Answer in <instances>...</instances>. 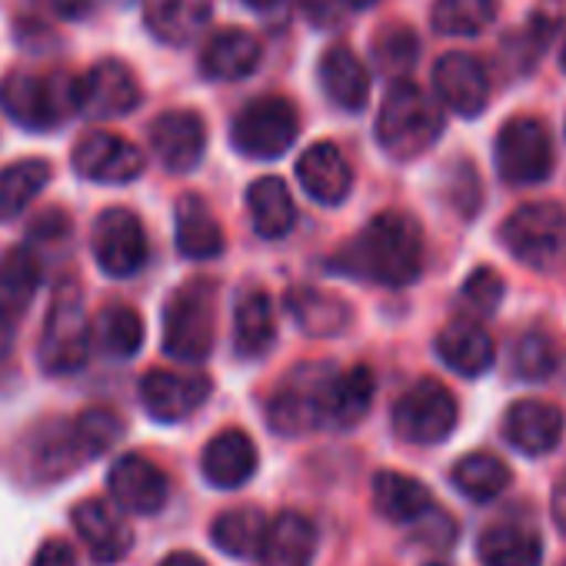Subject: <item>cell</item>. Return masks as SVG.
Instances as JSON below:
<instances>
[{
  "label": "cell",
  "instance_id": "6da1fadb",
  "mask_svg": "<svg viewBox=\"0 0 566 566\" xmlns=\"http://www.w3.org/2000/svg\"><path fill=\"white\" fill-rule=\"evenodd\" d=\"M331 270L380 287H407L423 270V230L410 213L384 210L331 256Z\"/></svg>",
  "mask_w": 566,
  "mask_h": 566
},
{
  "label": "cell",
  "instance_id": "7a4b0ae2",
  "mask_svg": "<svg viewBox=\"0 0 566 566\" xmlns=\"http://www.w3.org/2000/svg\"><path fill=\"white\" fill-rule=\"evenodd\" d=\"M0 111L24 130H54L84 111V84L67 71L28 74L11 71L0 81Z\"/></svg>",
  "mask_w": 566,
  "mask_h": 566
},
{
  "label": "cell",
  "instance_id": "3957f363",
  "mask_svg": "<svg viewBox=\"0 0 566 566\" xmlns=\"http://www.w3.org/2000/svg\"><path fill=\"white\" fill-rule=\"evenodd\" d=\"M443 134L440 107L413 84L394 81L377 117V140L394 160H417Z\"/></svg>",
  "mask_w": 566,
  "mask_h": 566
},
{
  "label": "cell",
  "instance_id": "277c9868",
  "mask_svg": "<svg viewBox=\"0 0 566 566\" xmlns=\"http://www.w3.org/2000/svg\"><path fill=\"white\" fill-rule=\"evenodd\" d=\"M500 240L523 266L556 273L566 266V210L549 200L523 203L503 220Z\"/></svg>",
  "mask_w": 566,
  "mask_h": 566
},
{
  "label": "cell",
  "instance_id": "5b68a950",
  "mask_svg": "<svg viewBox=\"0 0 566 566\" xmlns=\"http://www.w3.org/2000/svg\"><path fill=\"white\" fill-rule=\"evenodd\" d=\"M87 354H91V324L81 297V283L61 280L41 334V367L54 377L74 374L87 364Z\"/></svg>",
  "mask_w": 566,
  "mask_h": 566
},
{
  "label": "cell",
  "instance_id": "8992f818",
  "mask_svg": "<svg viewBox=\"0 0 566 566\" xmlns=\"http://www.w3.org/2000/svg\"><path fill=\"white\" fill-rule=\"evenodd\" d=\"M337 367L314 360L283 377V384L266 400V420L280 437H304L324 430V400Z\"/></svg>",
  "mask_w": 566,
  "mask_h": 566
},
{
  "label": "cell",
  "instance_id": "52a82bcc",
  "mask_svg": "<svg viewBox=\"0 0 566 566\" xmlns=\"http://www.w3.org/2000/svg\"><path fill=\"white\" fill-rule=\"evenodd\" d=\"M213 350V287L193 280L164 307V354L184 364H200Z\"/></svg>",
  "mask_w": 566,
  "mask_h": 566
},
{
  "label": "cell",
  "instance_id": "ba28073f",
  "mask_svg": "<svg viewBox=\"0 0 566 566\" xmlns=\"http://www.w3.org/2000/svg\"><path fill=\"white\" fill-rule=\"evenodd\" d=\"M493 164L503 184L533 187L553 174V140L543 120L513 117L500 127L493 144Z\"/></svg>",
  "mask_w": 566,
  "mask_h": 566
},
{
  "label": "cell",
  "instance_id": "9c48e42d",
  "mask_svg": "<svg viewBox=\"0 0 566 566\" xmlns=\"http://www.w3.org/2000/svg\"><path fill=\"white\" fill-rule=\"evenodd\" d=\"M230 140L250 160H276L297 140V111L283 97H256L233 117Z\"/></svg>",
  "mask_w": 566,
  "mask_h": 566
},
{
  "label": "cell",
  "instance_id": "30bf717a",
  "mask_svg": "<svg viewBox=\"0 0 566 566\" xmlns=\"http://www.w3.org/2000/svg\"><path fill=\"white\" fill-rule=\"evenodd\" d=\"M457 420H460V407H457L453 394L440 380H430V377L417 380L394 403L397 437L407 443H417V447L443 443L453 433Z\"/></svg>",
  "mask_w": 566,
  "mask_h": 566
},
{
  "label": "cell",
  "instance_id": "8fae6325",
  "mask_svg": "<svg viewBox=\"0 0 566 566\" xmlns=\"http://www.w3.org/2000/svg\"><path fill=\"white\" fill-rule=\"evenodd\" d=\"M91 243H94L97 266L114 280L140 273L147 263V253H150L140 217L124 207H111L97 217Z\"/></svg>",
  "mask_w": 566,
  "mask_h": 566
},
{
  "label": "cell",
  "instance_id": "7c38bea8",
  "mask_svg": "<svg viewBox=\"0 0 566 566\" xmlns=\"http://www.w3.org/2000/svg\"><path fill=\"white\" fill-rule=\"evenodd\" d=\"M74 170L94 184H130L144 174V154L120 134L94 130L74 147Z\"/></svg>",
  "mask_w": 566,
  "mask_h": 566
},
{
  "label": "cell",
  "instance_id": "4fadbf2b",
  "mask_svg": "<svg viewBox=\"0 0 566 566\" xmlns=\"http://www.w3.org/2000/svg\"><path fill=\"white\" fill-rule=\"evenodd\" d=\"M210 397V380L200 374L150 370L140 380V403L157 423H180L197 413Z\"/></svg>",
  "mask_w": 566,
  "mask_h": 566
},
{
  "label": "cell",
  "instance_id": "5bb4252c",
  "mask_svg": "<svg viewBox=\"0 0 566 566\" xmlns=\"http://www.w3.org/2000/svg\"><path fill=\"white\" fill-rule=\"evenodd\" d=\"M107 486H111L114 503L127 513H137V516H150V513L164 510V503L170 496L164 470L157 463H150L147 457H137V453H127L111 467Z\"/></svg>",
  "mask_w": 566,
  "mask_h": 566
},
{
  "label": "cell",
  "instance_id": "9a60e30c",
  "mask_svg": "<svg viewBox=\"0 0 566 566\" xmlns=\"http://www.w3.org/2000/svg\"><path fill=\"white\" fill-rule=\"evenodd\" d=\"M41 287V260L31 247H14L0 256V354L11 344L14 324L31 307Z\"/></svg>",
  "mask_w": 566,
  "mask_h": 566
},
{
  "label": "cell",
  "instance_id": "2e32d148",
  "mask_svg": "<svg viewBox=\"0 0 566 566\" xmlns=\"http://www.w3.org/2000/svg\"><path fill=\"white\" fill-rule=\"evenodd\" d=\"M150 147L170 174H190L207 150V127L193 111H167L150 124Z\"/></svg>",
  "mask_w": 566,
  "mask_h": 566
},
{
  "label": "cell",
  "instance_id": "e0dca14e",
  "mask_svg": "<svg viewBox=\"0 0 566 566\" xmlns=\"http://www.w3.org/2000/svg\"><path fill=\"white\" fill-rule=\"evenodd\" d=\"M433 87L437 97L460 117H476L483 114L486 101H490V81L486 71L476 57L470 54H443L433 67Z\"/></svg>",
  "mask_w": 566,
  "mask_h": 566
},
{
  "label": "cell",
  "instance_id": "ac0fdd59",
  "mask_svg": "<svg viewBox=\"0 0 566 566\" xmlns=\"http://www.w3.org/2000/svg\"><path fill=\"white\" fill-rule=\"evenodd\" d=\"M503 437L523 457H546L563 440V413L546 400H516L503 417Z\"/></svg>",
  "mask_w": 566,
  "mask_h": 566
},
{
  "label": "cell",
  "instance_id": "d6986e66",
  "mask_svg": "<svg viewBox=\"0 0 566 566\" xmlns=\"http://www.w3.org/2000/svg\"><path fill=\"white\" fill-rule=\"evenodd\" d=\"M297 180L307 190L311 200L324 203V207H337L350 197L354 187V170L347 164V157L340 154L337 144H314L301 154L297 160Z\"/></svg>",
  "mask_w": 566,
  "mask_h": 566
},
{
  "label": "cell",
  "instance_id": "ffe728a7",
  "mask_svg": "<svg viewBox=\"0 0 566 566\" xmlns=\"http://www.w3.org/2000/svg\"><path fill=\"white\" fill-rule=\"evenodd\" d=\"M84 84V114L91 117H124L140 104V84L120 61H101L81 77Z\"/></svg>",
  "mask_w": 566,
  "mask_h": 566
},
{
  "label": "cell",
  "instance_id": "44dd1931",
  "mask_svg": "<svg viewBox=\"0 0 566 566\" xmlns=\"http://www.w3.org/2000/svg\"><path fill=\"white\" fill-rule=\"evenodd\" d=\"M74 526H77L81 539L87 543V549L97 563H117L120 556L130 553L134 533H130L127 520L120 516V510H114L104 500L77 503L74 506Z\"/></svg>",
  "mask_w": 566,
  "mask_h": 566
},
{
  "label": "cell",
  "instance_id": "7402d4cb",
  "mask_svg": "<svg viewBox=\"0 0 566 566\" xmlns=\"http://www.w3.org/2000/svg\"><path fill=\"white\" fill-rule=\"evenodd\" d=\"M200 473L217 490H237L256 473V447L243 430L217 433L200 453Z\"/></svg>",
  "mask_w": 566,
  "mask_h": 566
},
{
  "label": "cell",
  "instance_id": "603a6c76",
  "mask_svg": "<svg viewBox=\"0 0 566 566\" xmlns=\"http://www.w3.org/2000/svg\"><path fill=\"white\" fill-rule=\"evenodd\" d=\"M374 397H377V377L370 367L357 364L350 370H337L324 400V427L354 430L370 413Z\"/></svg>",
  "mask_w": 566,
  "mask_h": 566
},
{
  "label": "cell",
  "instance_id": "cb8c5ba5",
  "mask_svg": "<svg viewBox=\"0 0 566 566\" xmlns=\"http://www.w3.org/2000/svg\"><path fill=\"white\" fill-rule=\"evenodd\" d=\"M374 506L384 520L400 526L423 523L437 513L433 493L417 476H407L400 470H380L374 476Z\"/></svg>",
  "mask_w": 566,
  "mask_h": 566
},
{
  "label": "cell",
  "instance_id": "d4e9b609",
  "mask_svg": "<svg viewBox=\"0 0 566 566\" xmlns=\"http://www.w3.org/2000/svg\"><path fill=\"white\" fill-rule=\"evenodd\" d=\"M437 354L440 360L460 374V377H483L493 360H496V347H493V337L486 334L483 324H473V321H453L447 324L440 334H437Z\"/></svg>",
  "mask_w": 566,
  "mask_h": 566
},
{
  "label": "cell",
  "instance_id": "484cf974",
  "mask_svg": "<svg viewBox=\"0 0 566 566\" xmlns=\"http://www.w3.org/2000/svg\"><path fill=\"white\" fill-rule=\"evenodd\" d=\"M317 553V526L304 513H280L266 526V539L260 549L263 566H311Z\"/></svg>",
  "mask_w": 566,
  "mask_h": 566
},
{
  "label": "cell",
  "instance_id": "4316f807",
  "mask_svg": "<svg viewBox=\"0 0 566 566\" xmlns=\"http://www.w3.org/2000/svg\"><path fill=\"white\" fill-rule=\"evenodd\" d=\"M144 21L160 44L187 48L210 24V0H144Z\"/></svg>",
  "mask_w": 566,
  "mask_h": 566
},
{
  "label": "cell",
  "instance_id": "83f0119b",
  "mask_svg": "<svg viewBox=\"0 0 566 566\" xmlns=\"http://www.w3.org/2000/svg\"><path fill=\"white\" fill-rule=\"evenodd\" d=\"M476 556L483 566H539L543 539L533 526L520 520H503L480 533Z\"/></svg>",
  "mask_w": 566,
  "mask_h": 566
},
{
  "label": "cell",
  "instance_id": "f1b7e54d",
  "mask_svg": "<svg viewBox=\"0 0 566 566\" xmlns=\"http://www.w3.org/2000/svg\"><path fill=\"white\" fill-rule=\"evenodd\" d=\"M256 64H260V44L253 34L240 28L217 31L200 54V71L210 81H243L256 71Z\"/></svg>",
  "mask_w": 566,
  "mask_h": 566
},
{
  "label": "cell",
  "instance_id": "f546056e",
  "mask_svg": "<svg viewBox=\"0 0 566 566\" xmlns=\"http://www.w3.org/2000/svg\"><path fill=\"white\" fill-rule=\"evenodd\" d=\"M247 210L253 220V230L263 240L287 237L297 223V203L280 177H260L247 190Z\"/></svg>",
  "mask_w": 566,
  "mask_h": 566
},
{
  "label": "cell",
  "instance_id": "4dcf8cb0",
  "mask_svg": "<svg viewBox=\"0 0 566 566\" xmlns=\"http://www.w3.org/2000/svg\"><path fill=\"white\" fill-rule=\"evenodd\" d=\"M177 250L187 260H213L223 253V230L217 223V217L210 213V207L203 203V197L187 193L177 200Z\"/></svg>",
  "mask_w": 566,
  "mask_h": 566
},
{
  "label": "cell",
  "instance_id": "1f68e13d",
  "mask_svg": "<svg viewBox=\"0 0 566 566\" xmlns=\"http://www.w3.org/2000/svg\"><path fill=\"white\" fill-rule=\"evenodd\" d=\"M273 340H276V321H273L270 297L260 287L240 291L237 307H233V347H237V354L247 360L263 357Z\"/></svg>",
  "mask_w": 566,
  "mask_h": 566
},
{
  "label": "cell",
  "instance_id": "d6a6232c",
  "mask_svg": "<svg viewBox=\"0 0 566 566\" xmlns=\"http://www.w3.org/2000/svg\"><path fill=\"white\" fill-rule=\"evenodd\" d=\"M321 84L340 111H364L370 101V74L347 48H331L321 61Z\"/></svg>",
  "mask_w": 566,
  "mask_h": 566
},
{
  "label": "cell",
  "instance_id": "836d02e7",
  "mask_svg": "<svg viewBox=\"0 0 566 566\" xmlns=\"http://www.w3.org/2000/svg\"><path fill=\"white\" fill-rule=\"evenodd\" d=\"M31 473L44 483H54L67 473H74L81 463H87L77 433H74V420L71 423H57V427H44L34 443H31Z\"/></svg>",
  "mask_w": 566,
  "mask_h": 566
},
{
  "label": "cell",
  "instance_id": "e575fe53",
  "mask_svg": "<svg viewBox=\"0 0 566 566\" xmlns=\"http://www.w3.org/2000/svg\"><path fill=\"white\" fill-rule=\"evenodd\" d=\"M287 311L307 337H337L350 327V307L317 287H297L287 294Z\"/></svg>",
  "mask_w": 566,
  "mask_h": 566
},
{
  "label": "cell",
  "instance_id": "d590c367",
  "mask_svg": "<svg viewBox=\"0 0 566 566\" xmlns=\"http://www.w3.org/2000/svg\"><path fill=\"white\" fill-rule=\"evenodd\" d=\"M51 184V164L48 160H18L0 170V223H11L21 217L34 197Z\"/></svg>",
  "mask_w": 566,
  "mask_h": 566
},
{
  "label": "cell",
  "instance_id": "8d00e7d4",
  "mask_svg": "<svg viewBox=\"0 0 566 566\" xmlns=\"http://www.w3.org/2000/svg\"><path fill=\"white\" fill-rule=\"evenodd\" d=\"M266 526H270V520H263V513H256V510H227L213 520L210 539L227 556H237V559L260 556Z\"/></svg>",
  "mask_w": 566,
  "mask_h": 566
},
{
  "label": "cell",
  "instance_id": "74e56055",
  "mask_svg": "<svg viewBox=\"0 0 566 566\" xmlns=\"http://www.w3.org/2000/svg\"><path fill=\"white\" fill-rule=\"evenodd\" d=\"M450 476L453 486L473 503H490L510 486V467L493 453H467Z\"/></svg>",
  "mask_w": 566,
  "mask_h": 566
},
{
  "label": "cell",
  "instance_id": "f35d334b",
  "mask_svg": "<svg viewBox=\"0 0 566 566\" xmlns=\"http://www.w3.org/2000/svg\"><path fill=\"white\" fill-rule=\"evenodd\" d=\"M97 347L114 357V360H130L144 347V321L134 307L127 304H111L97 314L94 327Z\"/></svg>",
  "mask_w": 566,
  "mask_h": 566
},
{
  "label": "cell",
  "instance_id": "ab89813d",
  "mask_svg": "<svg viewBox=\"0 0 566 566\" xmlns=\"http://www.w3.org/2000/svg\"><path fill=\"white\" fill-rule=\"evenodd\" d=\"M496 18V0H437L433 28L447 38L483 34Z\"/></svg>",
  "mask_w": 566,
  "mask_h": 566
},
{
  "label": "cell",
  "instance_id": "60d3db41",
  "mask_svg": "<svg viewBox=\"0 0 566 566\" xmlns=\"http://www.w3.org/2000/svg\"><path fill=\"white\" fill-rule=\"evenodd\" d=\"M74 433H77L84 457L94 460V457L117 447V440L124 437V420L111 407H91V410L74 417Z\"/></svg>",
  "mask_w": 566,
  "mask_h": 566
},
{
  "label": "cell",
  "instance_id": "b9f144b4",
  "mask_svg": "<svg viewBox=\"0 0 566 566\" xmlns=\"http://www.w3.org/2000/svg\"><path fill=\"white\" fill-rule=\"evenodd\" d=\"M559 357H556V344L533 331V334H523L513 347V374L526 384H539V380H549V374L556 370Z\"/></svg>",
  "mask_w": 566,
  "mask_h": 566
},
{
  "label": "cell",
  "instance_id": "7bdbcfd3",
  "mask_svg": "<svg viewBox=\"0 0 566 566\" xmlns=\"http://www.w3.org/2000/svg\"><path fill=\"white\" fill-rule=\"evenodd\" d=\"M417 51H420L417 34L410 28H403V24H390V28H384L374 38V57H377V67L384 74H403V71H410L413 61H417Z\"/></svg>",
  "mask_w": 566,
  "mask_h": 566
},
{
  "label": "cell",
  "instance_id": "ee69618b",
  "mask_svg": "<svg viewBox=\"0 0 566 566\" xmlns=\"http://www.w3.org/2000/svg\"><path fill=\"white\" fill-rule=\"evenodd\" d=\"M500 301H503V280H500V273L490 270V266H476L467 276V283H463V304L486 317V314H493L500 307Z\"/></svg>",
  "mask_w": 566,
  "mask_h": 566
},
{
  "label": "cell",
  "instance_id": "f6af8a7d",
  "mask_svg": "<svg viewBox=\"0 0 566 566\" xmlns=\"http://www.w3.org/2000/svg\"><path fill=\"white\" fill-rule=\"evenodd\" d=\"M31 566H77L74 546L67 539H48L38 553Z\"/></svg>",
  "mask_w": 566,
  "mask_h": 566
},
{
  "label": "cell",
  "instance_id": "bcb514c9",
  "mask_svg": "<svg viewBox=\"0 0 566 566\" xmlns=\"http://www.w3.org/2000/svg\"><path fill=\"white\" fill-rule=\"evenodd\" d=\"M48 4L61 21H81V18H87L94 0H48Z\"/></svg>",
  "mask_w": 566,
  "mask_h": 566
},
{
  "label": "cell",
  "instance_id": "7dc6e473",
  "mask_svg": "<svg viewBox=\"0 0 566 566\" xmlns=\"http://www.w3.org/2000/svg\"><path fill=\"white\" fill-rule=\"evenodd\" d=\"M553 516H556L559 530L566 533V476L559 480V486H556V493H553Z\"/></svg>",
  "mask_w": 566,
  "mask_h": 566
},
{
  "label": "cell",
  "instance_id": "c3c4849f",
  "mask_svg": "<svg viewBox=\"0 0 566 566\" xmlns=\"http://www.w3.org/2000/svg\"><path fill=\"white\" fill-rule=\"evenodd\" d=\"M157 566H207L197 553H187V549H180V553H170V556H164Z\"/></svg>",
  "mask_w": 566,
  "mask_h": 566
},
{
  "label": "cell",
  "instance_id": "681fc988",
  "mask_svg": "<svg viewBox=\"0 0 566 566\" xmlns=\"http://www.w3.org/2000/svg\"><path fill=\"white\" fill-rule=\"evenodd\" d=\"M247 8H253L256 14H273V11H280L287 0H243Z\"/></svg>",
  "mask_w": 566,
  "mask_h": 566
},
{
  "label": "cell",
  "instance_id": "f907efd6",
  "mask_svg": "<svg viewBox=\"0 0 566 566\" xmlns=\"http://www.w3.org/2000/svg\"><path fill=\"white\" fill-rule=\"evenodd\" d=\"M340 4H347V8H357V11H364V8H374L377 0H340Z\"/></svg>",
  "mask_w": 566,
  "mask_h": 566
},
{
  "label": "cell",
  "instance_id": "816d5d0a",
  "mask_svg": "<svg viewBox=\"0 0 566 566\" xmlns=\"http://www.w3.org/2000/svg\"><path fill=\"white\" fill-rule=\"evenodd\" d=\"M559 64H563V71H566V44H563V57H559Z\"/></svg>",
  "mask_w": 566,
  "mask_h": 566
},
{
  "label": "cell",
  "instance_id": "f5cc1de1",
  "mask_svg": "<svg viewBox=\"0 0 566 566\" xmlns=\"http://www.w3.org/2000/svg\"><path fill=\"white\" fill-rule=\"evenodd\" d=\"M117 4H130V0H117Z\"/></svg>",
  "mask_w": 566,
  "mask_h": 566
},
{
  "label": "cell",
  "instance_id": "db71d44e",
  "mask_svg": "<svg viewBox=\"0 0 566 566\" xmlns=\"http://www.w3.org/2000/svg\"><path fill=\"white\" fill-rule=\"evenodd\" d=\"M427 566H443V563H427Z\"/></svg>",
  "mask_w": 566,
  "mask_h": 566
}]
</instances>
